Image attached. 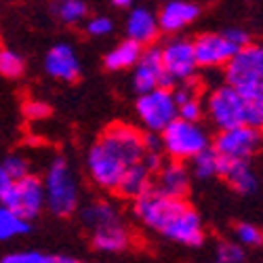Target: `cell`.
<instances>
[{
  "instance_id": "cell-1",
  "label": "cell",
  "mask_w": 263,
  "mask_h": 263,
  "mask_svg": "<svg viewBox=\"0 0 263 263\" xmlns=\"http://www.w3.org/2000/svg\"><path fill=\"white\" fill-rule=\"evenodd\" d=\"M143 135L135 126L112 124L91 145L86 154V168L99 187L114 190L122 173L143 158Z\"/></svg>"
},
{
  "instance_id": "cell-2",
  "label": "cell",
  "mask_w": 263,
  "mask_h": 263,
  "mask_svg": "<svg viewBox=\"0 0 263 263\" xmlns=\"http://www.w3.org/2000/svg\"><path fill=\"white\" fill-rule=\"evenodd\" d=\"M45 206L57 217H70L78 209V183L65 162V158H55L45 175Z\"/></svg>"
},
{
  "instance_id": "cell-3",
  "label": "cell",
  "mask_w": 263,
  "mask_h": 263,
  "mask_svg": "<svg viewBox=\"0 0 263 263\" xmlns=\"http://www.w3.org/2000/svg\"><path fill=\"white\" fill-rule=\"evenodd\" d=\"M226 84L234 86L242 95L263 93V47L245 45L226 63Z\"/></svg>"
},
{
  "instance_id": "cell-4",
  "label": "cell",
  "mask_w": 263,
  "mask_h": 263,
  "mask_svg": "<svg viewBox=\"0 0 263 263\" xmlns=\"http://www.w3.org/2000/svg\"><path fill=\"white\" fill-rule=\"evenodd\" d=\"M162 149L171 160H192L198 152L206 149L211 145V139L206 135V130L200 126V122L194 120H183L175 118L162 133Z\"/></svg>"
},
{
  "instance_id": "cell-5",
  "label": "cell",
  "mask_w": 263,
  "mask_h": 263,
  "mask_svg": "<svg viewBox=\"0 0 263 263\" xmlns=\"http://www.w3.org/2000/svg\"><path fill=\"white\" fill-rule=\"evenodd\" d=\"M135 109L143 128L149 133H162L177 118V101L168 86H156V89L139 93Z\"/></svg>"
},
{
  "instance_id": "cell-6",
  "label": "cell",
  "mask_w": 263,
  "mask_h": 263,
  "mask_svg": "<svg viewBox=\"0 0 263 263\" xmlns=\"http://www.w3.org/2000/svg\"><path fill=\"white\" fill-rule=\"evenodd\" d=\"M183 206H185L183 198L168 196V194H164L156 187H149L147 192H143L141 196L135 198L133 213L145 228L154 230V232H162L168 226L171 219Z\"/></svg>"
},
{
  "instance_id": "cell-7",
  "label": "cell",
  "mask_w": 263,
  "mask_h": 263,
  "mask_svg": "<svg viewBox=\"0 0 263 263\" xmlns=\"http://www.w3.org/2000/svg\"><path fill=\"white\" fill-rule=\"evenodd\" d=\"M245 103L247 97L236 91L234 86L223 84L209 95L204 112L209 114L211 122L221 130V128H232L238 124H245Z\"/></svg>"
},
{
  "instance_id": "cell-8",
  "label": "cell",
  "mask_w": 263,
  "mask_h": 263,
  "mask_svg": "<svg viewBox=\"0 0 263 263\" xmlns=\"http://www.w3.org/2000/svg\"><path fill=\"white\" fill-rule=\"evenodd\" d=\"M259 145H261V130L247 124H238L232 128L219 130L213 149L221 156V160L238 162V160H249L259 149Z\"/></svg>"
},
{
  "instance_id": "cell-9",
  "label": "cell",
  "mask_w": 263,
  "mask_h": 263,
  "mask_svg": "<svg viewBox=\"0 0 263 263\" xmlns=\"http://www.w3.org/2000/svg\"><path fill=\"white\" fill-rule=\"evenodd\" d=\"M5 206L13 209L24 219H34L42 209H45V187L42 181L34 175H26L21 179H15L9 192L0 198Z\"/></svg>"
},
{
  "instance_id": "cell-10",
  "label": "cell",
  "mask_w": 263,
  "mask_h": 263,
  "mask_svg": "<svg viewBox=\"0 0 263 263\" xmlns=\"http://www.w3.org/2000/svg\"><path fill=\"white\" fill-rule=\"evenodd\" d=\"M160 55H162V63L171 84L190 80L196 74V70H198V61H196V53H194V40L175 36L160 49Z\"/></svg>"
},
{
  "instance_id": "cell-11",
  "label": "cell",
  "mask_w": 263,
  "mask_h": 263,
  "mask_svg": "<svg viewBox=\"0 0 263 263\" xmlns=\"http://www.w3.org/2000/svg\"><path fill=\"white\" fill-rule=\"evenodd\" d=\"M238 51V47L230 40L226 32H213V34H202L194 40V53L198 68H221L228 63V59Z\"/></svg>"
},
{
  "instance_id": "cell-12",
  "label": "cell",
  "mask_w": 263,
  "mask_h": 263,
  "mask_svg": "<svg viewBox=\"0 0 263 263\" xmlns=\"http://www.w3.org/2000/svg\"><path fill=\"white\" fill-rule=\"evenodd\" d=\"M171 80L166 76L164 63L160 49L156 47H147L141 51L137 63L133 65V86L137 93L156 89V86H168Z\"/></svg>"
},
{
  "instance_id": "cell-13",
  "label": "cell",
  "mask_w": 263,
  "mask_h": 263,
  "mask_svg": "<svg viewBox=\"0 0 263 263\" xmlns=\"http://www.w3.org/2000/svg\"><path fill=\"white\" fill-rule=\"evenodd\" d=\"M160 234L164 238L173 240V242L183 245V247H198L204 240V228H202L200 217L187 204L171 219L168 226Z\"/></svg>"
},
{
  "instance_id": "cell-14",
  "label": "cell",
  "mask_w": 263,
  "mask_h": 263,
  "mask_svg": "<svg viewBox=\"0 0 263 263\" xmlns=\"http://www.w3.org/2000/svg\"><path fill=\"white\" fill-rule=\"evenodd\" d=\"M45 72L51 78L74 82L80 76V59L78 53L68 42H57L45 55Z\"/></svg>"
},
{
  "instance_id": "cell-15",
  "label": "cell",
  "mask_w": 263,
  "mask_h": 263,
  "mask_svg": "<svg viewBox=\"0 0 263 263\" xmlns=\"http://www.w3.org/2000/svg\"><path fill=\"white\" fill-rule=\"evenodd\" d=\"M200 15V7L187 3V0H168V3L160 9L158 17V26L166 34H177L190 24H194Z\"/></svg>"
},
{
  "instance_id": "cell-16",
  "label": "cell",
  "mask_w": 263,
  "mask_h": 263,
  "mask_svg": "<svg viewBox=\"0 0 263 263\" xmlns=\"http://www.w3.org/2000/svg\"><path fill=\"white\" fill-rule=\"evenodd\" d=\"M124 32H126V38L139 42L141 47L152 45V42L158 38V32H160L158 17L149 9H143V7L133 9L126 17Z\"/></svg>"
},
{
  "instance_id": "cell-17",
  "label": "cell",
  "mask_w": 263,
  "mask_h": 263,
  "mask_svg": "<svg viewBox=\"0 0 263 263\" xmlns=\"http://www.w3.org/2000/svg\"><path fill=\"white\" fill-rule=\"evenodd\" d=\"M190 185V171L183 166L181 160H171L162 162V166L156 171V190L168 194V196H177L183 198Z\"/></svg>"
},
{
  "instance_id": "cell-18",
  "label": "cell",
  "mask_w": 263,
  "mask_h": 263,
  "mask_svg": "<svg viewBox=\"0 0 263 263\" xmlns=\"http://www.w3.org/2000/svg\"><path fill=\"white\" fill-rule=\"evenodd\" d=\"M152 179H154V173H152L141 160L135 162V164H130L124 173H122V177L118 179L114 192L118 196H122V198H130V200H135L137 196H141L143 192H147L152 187Z\"/></svg>"
},
{
  "instance_id": "cell-19",
  "label": "cell",
  "mask_w": 263,
  "mask_h": 263,
  "mask_svg": "<svg viewBox=\"0 0 263 263\" xmlns=\"http://www.w3.org/2000/svg\"><path fill=\"white\" fill-rule=\"evenodd\" d=\"M221 158V156H219ZM219 177L228 179V183L238 192V194H253L259 187V179L255 171L251 168L249 160H238V162H226L221 160V173Z\"/></svg>"
},
{
  "instance_id": "cell-20",
  "label": "cell",
  "mask_w": 263,
  "mask_h": 263,
  "mask_svg": "<svg viewBox=\"0 0 263 263\" xmlns=\"http://www.w3.org/2000/svg\"><path fill=\"white\" fill-rule=\"evenodd\" d=\"M93 247L101 253H122L130 247V234L120 221L93 230Z\"/></svg>"
},
{
  "instance_id": "cell-21",
  "label": "cell",
  "mask_w": 263,
  "mask_h": 263,
  "mask_svg": "<svg viewBox=\"0 0 263 263\" xmlns=\"http://www.w3.org/2000/svg\"><path fill=\"white\" fill-rule=\"evenodd\" d=\"M141 51H143V47L139 45V42L130 40V38H124L122 42H118L116 47H112V51L103 57V65L109 72L128 70V68H133V65L137 63Z\"/></svg>"
},
{
  "instance_id": "cell-22",
  "label": "cell",
  "mask_w": 263,
  "mask_h": 263,
  "mask_svg": "<svg viewBox=\"0 0 263 263\" xmlns=\"http://www.w3.org/2000/svg\"><path fill=\"white\" fill-rule=\"evenodd\" d=\"M82 223L89 230H97L118 221V209L107 200H95L82 209Z\"/></svg>"
},
{
  "instance_id": "cell-23",
  "label": "cell",
  "mask_w": 263,
  "mask_h": 263,
  "mask_svg": "<svg viewBox=\"0 0 263 263\" xmlns=\"http://www.w3.org/2000/svg\"><path fill=\"white\" fill-rule=\"evenodd\" d=\"M30 232V219H24L9 206H0V242H7L11 238L24 236Z\"/></svg>"
},
{
  "instance_id": "cell-24",
  "label": "cell",
  "mask_w": 263,
  "mask_h": 263,
  "mask_svg": "<svg viewBox=\"0 0 263 263\" xmlns=\"http://www.w3.org/2000/svg\"><path fill=\"white\" fill-rule=\"evenodd\" d=\"M53 15L63 26H76L86 19V3L84 0H55L53 3Z\"/></svg>"
},
{
  "instance_id": "cell-25",
  "label": "cell",
  "mask_w": 263,
  "mask_h": 263,
  "mask_svg": "<svg viewBox=\"0 0 263 263\" xmlns=\"http://www.w3.org/2000/svg\"><path fill=\"white\" fill-rule=\"evenodd\" d=\"M192 173L198 179L219 177V173H221V158H219V154L213 147H206L192 158Z\"/></svg>"
},
{
  "instance_id": "cell-26",
  "label": "cell",
  "mask_w": 263,
  "mask_h": 263,
  "mask_svg": "<svg viewBox=\"0 0 263 263\" xmlns=\"http://www.w3.org/2000/svg\"><path fill=\"white\" fill-rule=\"evenodd\" d=\"M24 74V57L11 49H0V76L19 78Z\"/></svg>"
},
{
  "instance_id": "cell-27",
  "label": "cell",
  "mask_w": 263,
  "mask_h": 263,
  "mask_svg": "<svg viewBox=\"0 0 263 263\" xmlns=\"http://www.w3.org/2000/svg\"><path fill=\"white\" fill-rule=\"evenodd\" d=\"M245 124L263 130V93L261 95H245Z\"/></svg>"
},
{
  "instance_id": "cell-28",
  "label": "cell",
  "mask_w": 263,
  "mask_h": 263,
  "mask_svg": "<svg viewBox=\"0 0 263 263\" xmlns=\"http://www.w3.org/2000/svg\"><path fill=\"white\" fill-rule=\"evenodd\" d=\"M5 263H59V255H49L42 251H15L9 253Z\"/></svg>"
},
{
  "instance_id": "cell-29",
  "label": "cell",
  "mask_w": 263,
  "mask_h": 263,
  "mask_svg": "<svg viewBox=\"0 0 263 263\" xmlns=\"http://www.w3.org/2000/svg\"><path fill=\"white\" fill-rule=\"evenodd\" d=\"M215 257L221 263H240V261H245V249L240 242H230V240H226V242L217 245Z\"/></svg>"
},
{
  "instance_id": "cell-30",
  "label": "cell",
  "mask_w": 263,
  "mask_h": 263,
  "mask_svg": "<svg viewBox=\"0 0 263 263\" xmlns=\"http://www.w3.org/2000/svg\"><path fill=\"white\" fill-rule=\"evenodd\" d=\"M234 232H236V240L242 247H259L263 242V232L253 223H238Z\"/></svg>"
},
{
  "instance_id": "cell-31",
  "label": "cell",
  "mask_w": 263,
  "mask_h": 263,
  "mask_svg": "<svg viewBox=\"0 0 263 263\" xmlns=\"http://www.w3.org/2000/svg\"><path fill=\"white\" fill-rule=\"evenodd\" d=\"M202 114H204V105H202L200 97H192V99H185V101L177 103V116L183 118V120L200 122Z\"/></svg>"
},
{
  "instance_id": "cell-32",
  "label": "cell",
  "mask_w": 263,
  "mask_h": 263,
  "mask_svg": "<svg viewBox=\"0 0 263 263\" xmlns=\"http://www.w3.org/2000/svg\"><path fill=\"white\" fill-rule=\"evenodd\" d=\"M84 30H86V34L93 36V38H103L107 34H112L114 24H112V19L105 17V15H95V17L84 21Z\"/></svg>"
},
{
  "instance_id": "cell-33",
  "label": "cell",
  "mask_w": 263,
  "mask_h": 263,
  "mask_svg": "<svg viewBox=\"0 0 263 263\" xmlns=\"http://www.w3.org/2000/svg\"><path fill=\"white\" fill-rule=\"evenodd\" d=\"M3 166L7 168V173L11 175L13 179H21V177H26V175L30 173V162L24 158V156H19V154H11L3 160Z\"/></svg>"
},
{
  "instance_id": "cell-34",
  "label": "cell",
  "mask_w": 263,
  "mask_h": 263,
  "mask_svg": "<svg viewBox=\"0 0 263 263\" xmlns=\"http://www.w3.org/2000/svg\"><path fill=\"white\" fill-rule=\"evenodd\" d=\"M24 116L28 120H45L51 116V105L40 99H30L24 103Z\"/></svg>"
},
{
  "instance_id": "cell-35",
  "label": "cell",
  "mask_w": 263,
  "mask_h": 263,
  "mask_svg": "<svg viewBox=\"0 0 263 263\" xmlns=\"http://www.w3.org/2000/svg\"><path fill=\"white\" fill-rule=\"evenodd\" d=\"M13 181L15 179L7 173V168L3 166V162H0V198H3V196L9 192V187L13 185Z\"/></svg>"
},
{
  "instance_id": "cell-36",
  "label": "cell",
  "mask_w": 263,
  "mask_h": 263,
  "mask_svg": "<svg viewBox=\"0 0 263 263\" xmlns=\"http://www.w3.org/2000/svg\"><path fill=\"white\" fill-rule=\"evenodd\" d=\"M130 3H133V0H112V5L118 9H126V7H130Z\"/></svg>"
}]
</instances>
